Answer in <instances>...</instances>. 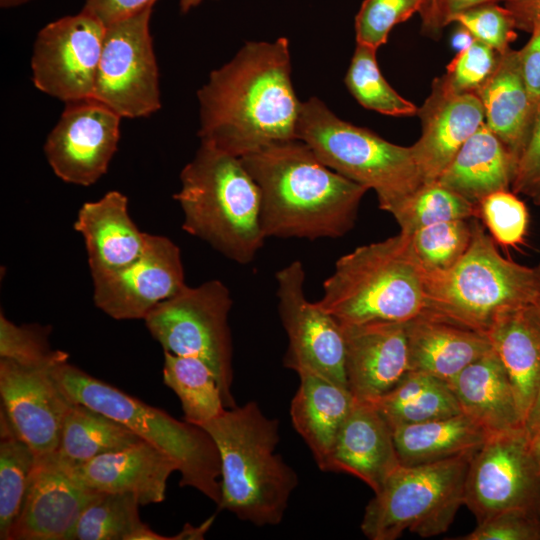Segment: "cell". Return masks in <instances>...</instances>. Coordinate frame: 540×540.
<instances>
[{
    "instance_id": "1",
    "label": "cell",
    "mask_w": 540,
    "mask_h": 540,
    "mask_svg": "<svg viewBox=\"0 0 540 540\" xmlns=\"http://www.w3.org/2000/svg\"><path fill=\"white\" fill-rule=\"evenodd\" d=\"M197 98L201 142L231 155L297 139L302 102L291 81L288 39L247 42L210 73Z\"/></svg>"
},
{
    "instance_id": "2",
    "label": "cell",
    "mask_w": 540,
    "mask_h": 540,
    "mask_svg": "<svg viewBox=\"0 0 540 540\" xmlns=\"http://www.w3.org/2000/svg\"><path fill=\"white\" fill-rule=\"evenodd\" d=\"M258 185L265 238H340L353 227L362 185L327 167L299 139L269 144L240 157Z\"/></svg>"
},
{
    "instance_id": "3",
    "label": "cell",
    "mask_w": 540,
    "mask_h": 540,
    "mask_svg": "<svg viewBox=\"0 0 540 540\" xmlns=\"http://www.w3.org/2000/svg\"><path fill=\"white\" fill-rule=\"evenodd\" d=\"M201 428L220 456L219 509L257 526L279 524L298 484L295 471L275 453L279 421L250 401L226 408Z\"/></svg>"
},
{
    "instance_id": "4",
    "label": "cell",
    "mask_w": 540,
    "mask_h": 540,
    "mask_svg": "<svg viewBox=\"0 0 540 540\" xmlns=\"http://www.w3.org/2000/svg\"><path fill=\"white\" fill-rule=\"evenodd\" d=\"M174 195L182 228L226 258L245 265L264 245L258 185L237 156L202 143L180 173Z\"/></svg>"
},
{
    "instance_id": "5",
    "label": "cell",
    "mask_w": 540,
    "mask_h": 540,
    "mask_svg": "<svg viewBox=\"0 0 540 540\" xmlns=\"http://www.w3.org/2000/svg\"><path fill=\"white\" fill-rule=\"evenodd\" d=\"M317 303L341 326L407 323L429 315L426 271L413 253L409 235L400 232L341 256Z\"/></svg>"
},
{
    "instance_id": "6",
    "label": "cell",
    "mask_w": 540,
    "mask_h": 540,
    "mask_svg": "<svg viewBox=\"0 0 540 540\" xmlns=\"http://www.w3.org/2000/svg\"><path fill=\"white\" fill-rule=\"evenodd\" d=\"M53 374L73 402L115 419L174 459L181 475V487L194 488L219 504L220 456L213 439L203 428L179 421L68 361L56 365Z\"/></svg>"
},
{
    "instance_id": "7",
    "label": "cell",
    "mask_w": 540,
    "mask_h": 540,
    "mask_svg": "<svg viewBox=\"0 0 540 540\" xmlns=\"http://www.w3.org/2000/svg\"><path fill=\"white\" fill-rule=\"evenodd\" d=\"M461 258L449 269L426 272L429 315L487 334L503 313L530 304L534 269L503 257L478 218Z\"/></svg>"
},
{
    "instance_id": "8",
    "label": "cell",
    "mask_w": 540,
    "mask_h": 540,
    "mask_svg": "<svg viewBox=\"0 0 540 540\" xmlns=\"http://www.w3.org/2000/svg\"><path fill=\"white\" fill-rule=\"evenodd\" d=\"M296 138L327 167L374 190L386 212L392 213L425 184L411 146L393 144L340 119L316 97L302 102Z\"/></svg>"
},
{
    "instance_id": "9",
    "label": "cell",
    "mask_w": 540,
    "mask_h": 540,
    "mask_svg": "<svg viewBox=\"0 0 540 540\" xmlns=\"http://www.w3.org/2000/svg\"><path fill=\"white\" fill-rule=\"evenodd\" d=\"M475 452L400 465L367 504L363 534L371 540H395L407 530L421 537L446 532L464 504L467 471Z\"/></svg>"
},
{
    "instance_id": "10",
    "label": "cell",
    "mask_w": 540,
    "mask_h": 540,
    "mask_svg": "<svg viewBox=\"0 0 540 540\" xmlns=\"http://www.w3.org/2000/svg\"><path fill=\"white\" fill-rule=\"evenodd\" d=\"M232 298L220 280L185 285L154 307L144 318L146 327L163 350L195 357L215 374L226 408L236 406L232 395V338L228 323Z\"/></svg>"
},
{
    "instance_id": "11",
    "label": "cell",
    "mask_w": 540,
    "mask_h": 540,
    "mask_svg": "<svg viewBox=\"0 0 540 540\" xmlns=\"http://www.w3.org/2000/svg\"><path fill=\"white\" fill-rule=\"evenodd\" d=\"M152 9L106 26L92 98L121 118L148 117L161 107Z\"/></svg>"
},
{
    "instance_id": "12",
    "label": "cell",
    "mask_w": 540,
    "mask_h": 540,
    "mask_svg": "<svg viewBox=\"0 0 540 540\" xmlns=\"http://www.w3.org/2000/svg\"><path fill=\"white\" fill-rule=\"evenodd\" d=\"M464 504L481 522L514 508H540V449L524 427L491 434L472 455Z\"/></svg>"
},
{
    "instance_id": "13",
    "label": "cell",
    "mask_w": 540,
    "mask_h": 540,
    "mask_svg": "<svg viewBox=\"0 0 540 540\" xmlns=\"http://www.w3.org/2000/svg\"><path fill=\"white\" fill-rule=\"evenodd\" d=\"M278 313L289 345L284 366L310 372L348 388L345 338L337 320L305 295V269L292 261L275 275Z\"/></svg>"
},
{
    "instance_id": "14",
    "label": "cell",
    "mask_w": 540,
    "mask_h": 540,
    "mask_svg": "<svg viewBox=\"0 0 540 540\" xmlns=\"http://www.w3.org/2000/svg\"><path fill=\"white\" fill-rule=\"evenodd\" d=\"M105 32L85 9L45 25L31 57L34 86L65 103L92 98Z\"/></svg>"
},
{
    "instance_id": "15",
    "label": "cell",
    "mask_w": 540,
    "mask_h": 540,
    "mask_svg": "<svg viewBox=\"0 0 540 540\" xmlns=\"http://www.w3.org/2000/svg\"><path fill=\"white\" fill-rule=\"evenodd\" d=\"M120 121L117 113L94 98L66 103L43 147L55 175L81 186L98 181L117 151Z\"/></svg>"
},
{
    "instance_id": "16",
    "label": "cell",
    "mask_w": 540,
    "mask_h": 540,
    "mask_svg": "<svg viewBox=\"0 0 540 540\" xmlns=\"http://www.w3.org/2000/svg\"><path fill=\"white\" fill-rule=\"evenodd\" d=\"M91 276L95 305L116 320H144L186 285L179 247L165 236L151 234L134 262Z\"/></svg>"
},
{
    "instance_id": "17",
    "label": "cell",
    "mask_w": 540,
    "mask_h": 540,
    "mask_svg": "<svg viewBox=\"0 0 540 540\" xmlns=\"http://www.w3.org/2000/svg\"><path fill=\"white\" fill-rule=\"evenodd\" d=\"M55 366L24 365L0 358V410L36 456L56 452L65 416L73 404L54 377Z\"/></svg>"
},
{
    "instance_id": "18",
    "label": "cell",
    "mask_w": 540,
    "mask_h": 540,
    "mask_svg": "<svg viewBox=\"0 0 540 540\" xmlns=\"http://www.w3.org/2000/svg\"><path fill=\"white\" fill-rule=\"evenodd\" d=\"M97 493L78 483L55 452L36 456L26 498L8 540H72L81 513Z\"/></svg>"
},
{
    "instance_id": "19",
    "label": "cell",
    "mask_w": 540,
    "mask_h": 540,
    "mask_svg": "<svg viewBox=\"0 0 540 540\" xmlns=\"http://www.w3.org/2000/svg\"><path fill=\"white\" fill-rule=\"evenodd\" d=\"M422 132L412 150L425 183L436 181L461 146L485 122L476 93L453 90L443 76L418 110Z\"/></svg>"
},
{
    "instance_id": "20",
    "label": "cell",
    "mask_w": 540,
    "mask_h": 540,
    "mask_svg": "<svg viewBox=\"0 0 540 540\" xmlns=\"http://www.w3.org/2000/svg\"><path fill=\"white\" fill-rule=\"evenodd\" d=\"M341 327L347 385L355 399L376 400L411 371L406 323L369 322Z\"/></svg>"
},
{
    "instance_id": "21",
    "label": "cell",
    "mask_w": 540,
    "mask_h": 540,
    "mask_svg": "<svg viewBox=\"0 0 540 540\" xmlns=\"http://www.w3.org/2000/svg\"><path fill=\"white\" fill-rule=\"evenodd\" d=\"M59 460L83 487L94 492L131 493L141 506L163 502L168 478L178 471L174 459L143 440L85 462Z\"/></svg>"
},
{
    "instance_id": "22",
    "label": "cell",
    "mask_w": 540,
    "mask_h": 540,
    "mask_svg": "<svg viewBox=\"0 0 540 540\" xmlns=\"http://www.w3.org/2000/svg\"><path fill=\"white\" fill-rule=\"evenodd\" d=\"M400 465L392 427L371 401L355 399L325 472L353 475L376 493Z\"/></svg>"
},
{
    "instance_id": "23",
    "label": "cell",
    "mask_w": 540,
    "mask_h": 540,
    "mask_svg": "<svg viewBox=\"0 0 540 540\" xmlns=\"http://www.w3.org/2000/svg\"><path fill=\"white\" fill-rule=\"evenodd\" d=\"M74 229L84 239L91 274L128 266L140 257L147 240L129 216L127 197L115 190L84 203Z\"/></svg>"
},
{
    "instance_id": "24",
    "label": "cell",
    "mask_w": 540,
    "mask_h": 540,
    "mask_svg": "<svg viewBox=\"0 0 540 540\" xmlns=\"http://www.w3.org/2000/svg\"><path fill=\"white\" fill-rule=\"evenodd\" d=\"M406 329L411 370L447 384L492 350L487 335L430 315L407 322Z\"/></svg>"
},
{
    "instance_id": "25",
    "label": "cell",
    "mask_w": 540,
    "mask_h": 540,
    "mask_svg": "<svg viewBox=\"0 0 540 540\" xmlns=\"http://www.w3.org/2000/svg\"><path fill=\"white\" fill-rule=\"evenodd\" d=\"M448 385L461 412L490 435L523 426L513 387L493 349L465 367Z\"/></svg>"
},
{
    "instance_id": "26",
    "label": "cell",
    "mask_w": 540,
    "mask_h": 540,
    "mask_svg": "<svg viewBox=\"0 0 540 540\" xmlns=\"http://www.w3.org/2000/svg\"><path fill=\"white\" fill-rule=\"evenodd\" d=\"M291 401L292 426L309 447L320 470L325 468L337 435L355 398L346 387L310 372H301Z\"/></svg>"
},
{
    "instance_id": "27",
    "label": "cell",
    "mask_w": 540,
    "mask_h": 540,
    "mask_svg": "<svg viewBox=\"0 0 540 540\" xmlns=\"http://www.w3.org/2000/svg\"><path fill=\"white\" fill-rule=\"evenodd\" d=\"M524 421L540 388V320L531 303L501 314L487 332Z\"/></svg>"
},
{
    "instance_id": "28",
    "label": "cell",
    "mask_w": 540,
    "mask_h": 540,
    "mask_svg": "<svg viewBox=\"0 0 540 540\" xmlns=\"http://www.w3.org/2000/svg\"><path fill=\"white\" fill-rule=\"evenodd\" d=\"M476 94L484 108L485 124L518 161L538 108L524 83L517 51L510 48L500 55L495 71Z\"/></svg>"
},
{
    "instance_id": "29",
    "label": "cell",
    "mask_w": 540,
    "mask_h": 540,
    "mask_svg": "<svg viewBox=\"0 0 540 540\" xmlns=\"http://www.w3.org/2000/svg\"><path fill=\"white\" fill-rule=\"evenodd\" d=\"M516 165L517 160L484 122L436 181L478 205L491 193L511 190Z\"/></svg>"
},
{
    "instance_id": "30",
    "label": "cell",
    "mask_w": 540,
    "mask_h": 540,
    "mask_svg": "<svg viewBox=\"0 0 540 540\" xmlns=\"http://www.w3.org/2000/svg\"><path fill=\"white\" fill-rule=\"evenodd\" d=\"M402 465L436 462L475 452L490 434L467 415H457L393 429Z\"/></svg>"
},
{
    "instance_id": "31",
    "label": "cell",
    "mask_w": 540,
    "mask_h": 540,
    "mask_svg": "<svg viewBox=\"0 0 540 540\" xmlns=\"http://www.w3.org/2000/svg\"><path fill=\"white\" fill-rule=\"evenodd\" d=\"M371 402L392 429L462 413L447 383L414 370L391 391Z\"/></svg>"
},
{
    "instance_id": "32",
    "label": "cell",
    "mask_w": 540,
    "mask_h": 540,
    "mask_svg": "<svg viewBox=\"0 0 540 540\" xmlns=\"http://www.w3.org/2000/svg\"><path fill=\"white\" fill-rule=\"evenodd\" d=\"M140 441L142 439L122 423L84 404L73 402L65 416L55 454L64 462L75 464Z\"/></svg>"
},
{
    "instance_id": "33",
    "label": "cell",
    "mask_w": 540,
    "mask_h": 540,
    "mask_svg": "<svg viewBox=\"0 0 540 540\" xmlns=\"http://www.w3.org/2000/svg\"><path fill=\"white\" fill-rule=\"evenodd\" d=\"M163 382L179 398L184 420L203 426L226 409L215 374L202 360L164 351Z\"/></svg>"
},
{
    "instance_id": "34",
    "label": "cell",
    "mask_w": 540,
    "mask_h": 540,
    "mask_svg": "<svg viewBox=\"0 0 540 540\" xmlns=\"http://www.w3.org/2000/svg\"><path fill=\"white\" fill-rule=\"evenodd\" d=\"M36 454L13 430L0 410V539L8 540L23 507Z\"/></svg>"
},
{
    "instance_id": "35",
    "label": "cell",
    "mask_w": 540,
    "mask_h": 540,
    "mask_svg": "<svg viewBox=\"0 0 540 540\" xmlns=\"http://www.w3.org/2000/svg\"><path fill=\"white\" fill-rule=\"evenodd\" d=\"M140 506L131 493L99 492L81 513L72 540H132L146 525Z\"/></svg>"
},
{
    "instance_id": "36",
    "label": "cell",
    "mask_w": 540,
    "mask_h": 540,
    "mask_svg": "<svg viewBox=\"0 0 540 540\" xmlns=\"http://www.w3.org/2000/svg\"><path fill=\"white\" fill-rule=\"evenodd\" d=\"M376 48L357 43L347 73L345 85L364 108L390 116L418 114V108L402 97L380 72Z\"/></svg>"
},
{
    "instance_id": "37",
    "label": "cell",
    "mask_w": 540,
    "mask_h": 540,
    "mask_svg": "<svg viewBox=\"0 0 540 540\" xmlns=\"http://www.w3.org/2000/svg\"><path fill=\"white\" fill-rule=\"evenodd\" d=\"M391 214L407 235L432 224L479 217L478 205L437 181L423 184Z\"/></svg>"
},
{
    "instance_id": "38",
    "label": "cell",
    "mask_w": 540,
    "mask_h": 540,
    "mask_svg": "<svg viewBox=\"0 0 540 540\" xmlns=\"http://www.w3.org/2000/svg\"><path fill=\"white\" fill-rule=\"evenodd\" d=\"M470 220L440 222L409 235L413 253L426 272L445 271L461 258L471 241Z\"/></svg>"
},
{
    "instance_id": "39",
    "label": "cell",
    "mask_w": 540,
    "mask_h": 540,
    "mask_svg": "<svg viewBox=\"0 0 540 540\" xmlns=\"http://www.w3.org/2000/svg\"><path fill=\"white\" fill-rule=\"evenodd\" d=\"M50 327L37 324L16 325L0 314V358L32 366H55L69 355L53 350L48 341Z\"/></svg>"
},
{
    "instance_id": "40",
    "label": "cell",
    "mask_w": 540,
    "mask_h": 540,
    "mask_svg": "<svg viewBox=\"0 0 540 540\" xmlns=\"http://www.w3.org/2000/svg\"><path fill=\"white\" fill-rule=\"evenodd\" d=\"M479 217L494 241L517 248L525 243L529 213L525 203L511 190L489 194L478 204Z\"/></svg>"
},
{
    "instance_id": "41",
    "label": "cell",
    "mask_w": 540,
    "mask_h": 540,
    "mask_svg": "<svg viewBox=\"0 0 540 540\" xmlns=\"http://www.w3.org/2000/svg\"><path fill=\"white\" fill-rule=\"evenodd\" d=\"M426 0H364L355 17L356 42L378 49L399 23L421 12Z\"/></svg>"
},
{
    "instance_id": "42",
    "label": "cell",
    "mask_w": 540,
    "mask_h": 540,
    "mask_svg": "<svg viewBox=\"0 0 540 540\" xmlns=\"http://www.w3.org/2000/svg\"><path fill=\"white\" fill-rule=\"evenodd\" d=\"M457 22L465 27L473 37L493 48L499 54L510 49L517 34L516 19L507 7L497 3L476 6L451 17L450 23Z\"/></svg>"
},
{
    "instance_id": "43",
    "label": "cell",
    "mask_w": 540,
    "mask_h": 540,
    "mask_svg": "<svg viewBox=\"0 0 540 540\" xmlns=\"http://www.w3.org/2000/svg\"><path fill=\"white\" fill-rule=\"evenodd\" d=\"M500 55L475 39L466 49L457 52L443 78L455 91L476 93L495 71Z\"/></svg>"
},
{
    "instance_id": "44",
    "label": "cell",
    "mask_w": 540,
    "mask_h": 540,
    "mask_svg": "<svg viewBox=\"0 0 540 540\" xmlns=\"http://www.w3.org/2000/svg\"><path fill=\"white\" fill-rule=\"evenodd\" d=\"M462 540H540V508H514L481 522Z\"/></svg>"
},
{
    "instance_id": "45",
    "label": "cell",
    "mask_w": 540,
    "mask_h": 540,
    "mask_svg": "<svg viewBox=\"0 0 540 540\" xmlns=\"http://www.w3.org/2000/svg\"><path fill=\"white\" fill-rule=\"evenodd\" d=\"M511 191L527 196L535 205L540 206V106L529 138L518 158Z\"/></svg>"
},
{
    "instance_id": "46",
    "label": "cell",
    "mask_w": 540,
    "mask_h": 540,
    "mask_svg": "<svg viewBox=\"0 0 540 540\" xmlns=\"http://www.w3.org/2000/svg\"><path fill=\"white\" fill-rule=\"evenodd\" d=\"M531 37L525 46L517 51L519 68L531 100L540 106V14L531 22Z\"/></svg>"
},
{
    "instance_id": "47",
    "label": "cell",
    "mask_w": 540,
    "mask_h": 540,
    "mask_svg": "<svg viewBox=\"0 0 540 540\" xmlns=\"http://www.w3.org/2000/svg\"><path fill=\"white\" fill-rule=\"evenodd\" d=\"M157 0H85L83 9L106 26L153 7Z\"/></svg>"
},
{
    "instance_id": "48",
    "label": "cell",
    "mask_w": 540,
    "mask_h": 540,
    "mask_svg": "<svg viewBox=\"0 0 540 540\" xmlns=\"http://www.w3.org/2000/svg\"><path fill=\"white\" fill-rule=\"evenodd\" d=\"M507 3L510 0H436L437 21L441 31L450 24V19L457 13L467 9L490 3Z\"/></svg>"
},
{
    "instance_id": "49",
    "label": "cell",
    "mask_w": 540,
    "mask_h": 540,
    "mask_svg": "<svg viewBox=\"0 0 540 540\" xmlns=\"http://www.w3.org/2000/svg\"><path fill=\"white\" fill-rule=\"evenodd\" d=\"M505 4L515 17L519 29L529 31L533 18L540 14V0H510Z\"/></svg>"
},
{
    "instance_id": "50",
    "label": "cell",
    "mask_w": 540,
    "mask_h": 540,
    "mask_svg": "<svg viewBox=\"0 0 540 540\" xmlns=\"http://www.w3.org/2000/svg\"><path fill=\"white\" fill-rule=\"evenodd\" d=\"M523 427L531 441L540 449V388L526 414Z\"/></svg>"
},
{
    "instance_id": "51",
    "label": "cell",
    "mask_w": 540,
    "mask_h": 540,
    "mask_svg": "<svg viewBox=\"0 0 540 540\" xmlns=\"http://www.w3.org/2000/svg\"><path fill=\"white\" fill-rule=\"evenodd\" d=\"M420 15L422 19L423 32L432 38L440 37L442 31L439 28L437 21L436 0H426Z\"/></svg>"
},
{
    "instance_id": "52",
    "label": "cell",
    "mask_w": 540,
    "mask_h": 540,
    "mask_svg": "<svg viewBox=\"0 0 540 540\" xmlns=\"http://www.w3.org/2000/svg\"><path fill=\"white\" fill-rule=\"evenodd\" d=\"M215 519V516H212L205 520L200 526H192L190 524H186L180 533H178L175 536H172V540H198V539H204V535L211 527L213 521Z\"/></svg>"
},
{
    "instance_id": "53",
    "label": "cell",
    "mask_w": 540,
    "mask_h": 540,
    "mask_svg": "<svg viewBox=\"0 0 540 540\" xmlns=\"http://www.w3.org/2000/svg\"><path fill=\"white\" fill-rule=\"evenodd\" d=\"M475 40L473 35L463 26L460 25L451 39V44L458 52L466 49Z\"/></svg>"
},
{
    "instance_id": "54",
    "label": "cell",
    "mask_w": 540,
    "mask_h": 540,
    "mask_svg": "<svg viewBox=\"0 0 540 540\" xmlns=\"http://www.w3.org/2000/svg\"><path fill=\"white\" fill-rule=\"evenodd\" d=\"M534 269V289L531 305L540 320V262Z\"/></svg>"
},
{
    "instance_id": "55",
    "label": "cell",
    "mask_w": 540,
    "mask_h": 540,
    "mask_svg": "<svg viewBox=\"0 0 540 540\" xmlns=\"http://www.w3.org/2000/svg\"><path fill=\"white\" fill-rule=\"evenodd\" d=\"M203 0H180V10L182 13L190 11L192 8L198 6Z\"/></svg>"
},
{
    "instance_id": "56",
    "label": "cell",
    "mask_w": 540,
    "mask_h": 540,
    "mask_svg": "<svg viewBox=\"0 0 540 540\" xmlns=\"http://www.w3.org/2000/svg\"><path fill=\"white\" fill-rule=\"evenodd\" d=\"M31 0H0V6L2 8H12L25 4Z\"/></svg>"
}]
</instances>
